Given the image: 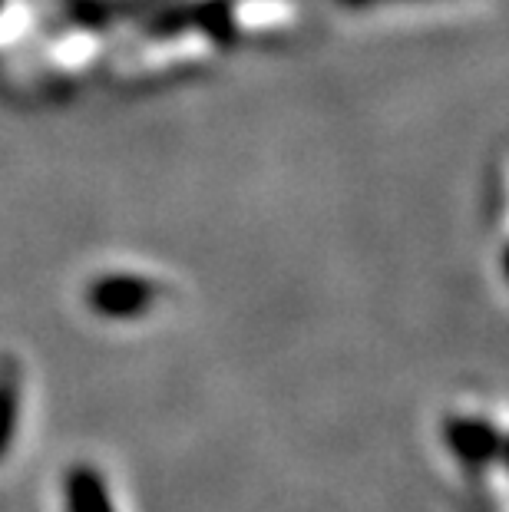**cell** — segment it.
Masks as SVG:
<instances>
[{
  "label": "cell",
  "mask_w": 509,
  "mask_h": 512,
  "mask_svg": "<svg viewBox=\"0 0 509 512\" xmlns=\"http://www.w3.org/2000/svg\"><path fill=\"white\" fill-rule=\"evenodd\" d=\"M67 506L70 512H116L106 493V483L93 466H77L67 483Z\"/></svg>",
  "instance_id": "cell-1"
},
{
  "label": "cell",
  "mask_w": 509,
  "mask_h": 512,
  "mask_svg": "<svg viewBox=\"0 0 509 512\" xmlns=\"http://www.w3.org/2000/svg\"><path fill=\"white\" fill-rule=\"evenodd\" d=\"M450 440H453V450L463 453L467 460L473 463H486L493 453H500V437L493 430H486L483 423H457L450 427Z\"/></svg>",
  "instance_id": "cell-2"
},
{
  "label": "cell",
  "mask_w": 509,
  "mask_h": 512,
  "mask_svg": "<svg viewBox=\"0 0 509 512\" xmlns=\"http://www.w3.org/2000/svg\"><path fill=\"white\" fill-rule=\"evenodd\" d=\"M17 374L14 370H4L0 374V456L10 446V437H14V427H17Z\"/></svg>",
  "instance_id": "cell-3"
}]
</instances>
